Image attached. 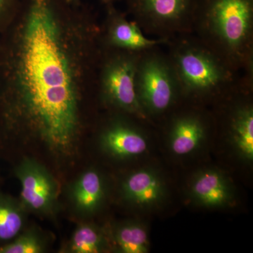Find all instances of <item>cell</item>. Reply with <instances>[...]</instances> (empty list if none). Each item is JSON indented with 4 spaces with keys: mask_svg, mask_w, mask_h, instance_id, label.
Segmentation results:
<instances>
[{
    "mask_svg": "<svg viewBox=\"0 0 253 253\" xmlns=\"http://www.w3.org/2000/svg\"><path fill=\"white\" fill-rule=\"evenodd\" d=\"M101 22L83 1L19 0L0 32V141L73 154L86 95L96 91Z\"/></svg>",
    "mask_w": 253,
    "mask_h": 253,
    "instance_id": "obj_1",
    "label": "cell"
},
{
    "mask_svg": "<svg viewBox=\"0 0 253 253\" xmlns=\"http://www.w3.org/2000/svg\"><path fill=\"white\" fill-rule=\"evenodd\" d=\"M166 46L182 97H214L252 88L253 78L231 66L194 33L175 37Z\"/></svg>",
    "mask_w": 253,
    "mask_h": 253,
    "instance_id": "obj_2",
    "label": "cell"
},
{
    "mask_svg": "<svg viewBox=\"0 0 253 253\" xmlns=\"http://www.w3.org/2000/svg\"><path fill=\"white\" fill-rule=\"evenodd\" d=\"M192 33L253 78V0H199Z\"/></svg>",
    "mask_w": 253,
    "mask_h": 253,
    "instance_id": "obj_3",
    "label": "cell"
},
{
    "mask_svg": "<svg viewBox=\"0 0 253 253\" xmlns=\"http://www.w3.org/2000/svg\"><path fill=\"white\" fill-rule=\"evenodd\" d=\"M141 52L104 47L97 75L96 94L106 107L147 120L138 100L135 87Z\"/></svg>",
    "mask_w": 253,
    "mask_h": 253,
    "instance_id": "obj_4",
    "label": "cell"
},
{
    "mask_svg": "<svg viewBox=\"0 0 253 253\" xmlns=\"http://www.w3.org/2000/svg\"><path fill=\"white\" fill-rule=\"evenodd\" d=\"M160 48L141 52L136 67V95L148 119L168 112L182 97L167 53Z\"/></svg>",
    "mask_w": 253,
    "mask_h": 253,
    "instance_id": "obj_5",
    "label": "cell"
},
{
    "mask_svg": "<svg viewBox=\"0 0 253 253\" xmlns=\"http://www.w3.org/2000/svg\"><path fill=\"white\" fill-rule=\"evenodd\" d=\"M199 0H126L127 12L145 34L171 40L192 33Z\"/></svg>",
    "mask_w": 253,
    "mask_h": 253,
    "instance_id": "obj_6",
    "label": "cell"
},
{
    "mask_svg": "<svg viewBox=\"0 0 253 253\" xmlns=\"http://www.w3.org/2000/svg\"><path fill=\"white\" fill-rule=\"evenodd\" d=\"M14 173L21 184L19 201L25 210L43 215L51 214L59 188L47 169L36 160L26 158L18 163Z\"/></svg>",
    "mask_w": 253,
    "mask_h": 253,
    "instance_id": "obj_7",
    "label": "cell"
},
{
    "mask_svg": "<svg viewBox=\"0 0 253 253\" xmlns=\"http://www.w3.org/2000/svg\"><path fill=\"white\" fill-rule=\"evenodd\" d=\"M106 14L101 21V42L106 49L142 52L146 50L167 46L169 40L149 38L134 21L126 18L114 2L104 5Z\"/></svg>",
    "mask_w": 253,
    "mask_h": 253,
    "instance_id": "obj_8",
    "label": "cell"
},
{
    "mask_svg": "<svg viewBox=\"0 0 253 253\" xmlns=\"http://www.w3.org/2000/svg\"><path fill=\"white\" fill-rule=\"evenodd\" d=\"M103 149L113 157L129 158L144 154L148 141L143 131L123 118H113L101 132Z\"/></svg>",
    "mask_w": 253,
    "mask_h": 253,
    "instance_id": "obj_9",
    "label": "cell"
},
{
    "mask_svg": "<svg viewBox=\"0 0 253 253\" xmlns=\"http://www.w3.org/2000/svg\"><path fill=\"white\" fill-rule=\"evenodd\" d=\"M190 194L195 202L206 208H224L234 201L230 181L217 169L198 173L191 181Z\"/></svg>",
    "mask_w": 253,
    "mask_h": 253,
    "instance_id": "obj_10",
    "label": "cell"
},
{
    "mask_svg": "<svg viewBox=\"0 0 253 253\" xmlns=\"http://www.w3.org/2000/svg\"><path fill=\"white\" fill-rule=\"evenodd\" d=\"M123 194L130 204L150 208L162 202L166 194L164 181L156 171L142 169L131 173L123 181Z\"/></svg>",
    "mask_w": 253,
    "mask_h": 253,
    "instance_id": "obj_11",
    "label": "cell"
},
{
    "mask_svg": "<svg viewBox=\"0 0 253 253\" xmlns=\"http://www.w3.org/2000/svg\"><path fill=\"white\" fill-rule=\"evenodd\" d=\"M207 125L199 113H180L173 118L169 127V147L176 156L194 152L206 138Z\"/></svg>",
    "mask_w": 253,
    "mask_h": 253,
    "instance_id": "obj_12",
    "label": "cell"
},
{
    "mask_svg": "<svg viewBox=\"0 0 253 253\" xmlns=\"http://www.w3.org/2000/svg\"><path fill=\"white\" fill-rule=\"evenodd\" d=\"M229 131L231 142L243 159L253 161V107L251 102L238 103L231 111Z\"/></svg>",
    "mask_w": 253,
    "mask_h": 253,
    "instance_id": "obj_13",
    "label": "cell"
},
{
    "mask_svg": "<svg viewBox=\"0 0 253 253\" xmlns=\"http://www.w3.org/2000/svg\"><path fill=\"white\" fill-rule=\"evenodd\" d=\"M72 196L75 206L80 212H94L104 199L105 186L102 176L94 169L86 171L76 181Z\"/></svg>",
    "mask_w": 253,
    "mask_h": 253,
    "instance_id": "obj_14",
    "label": "cell"
},
{
    "mask_svg": "<svg viewBox=\"0 0 253 253\" xmlns=\"http://www.w3.org/2000/svg\"><path fill=\"white\" fill-rule=\"evenodd\" d=\"M26 211L19 200L0 191V246L21 234L26 224Z\"/></svg>",
    "mask_w": 253,
    "mask_h": 253,
    "instance_id": "obj_15",
    "label": "cell"
},
{
    "mask_svg": "<svg viewBox=\"0 0 253 253\" xmlns=\"http://www.w3.org/2000/svg\"><path fill=\"white\" fill-rule=\"evenodd\" d=\"M114 240L121 253L149 252V241L147 231L139 223H127L118 227L115 232Z\"/></svg>",
    "mask_w": 253,
    "mask_h": 253,
    "instance_id": "obj_16",
    "label": "cell"
},
{
    "mask_svg": "<svg viewBox=\"0 0 253 253\" xmlns=\"http://www.w3.org/2000/svg\"><path fill=\"white\" fill-rule=\"evenodd\" d=\"M106 246L104 234L97 227L82 224L71 237L69 251L75 253H98L104 251Z\"/></svg>",
    "mask_w": 253,
    "mask_h": 253,
    "instance_id": "obj_17",
    "label": "cell"
},
{
    "mask_svg": "<svg viewBox=\"0 0 253 253\" xmlns=\"http://www.w3.org/2000/svg\"><path fill=\"white\" fill-rule=\"evenodd\" d=\"M44 249L41 238L36 232L29 231L0 246V253H41Z\"/></svg>",
    "mask_w": 253,
    "mask_h": 253,
    "instance_id": "obj_18",
    "label": "cell"
},
{
    "mask_svg": "<svg viewBox=\"0 0 253 253\" xmlns=\"http://www.w3.org/2000/svg\"><path fill=\"white\" fill-rule=\"evenodd\" d=\"M18 3L19 0H0V32L14 16Z\"/></svg>",
    "mask_w": 253,
    "mask_h": 253,
    "instance_id": "obj_19",
    "label": "cell"
},
{
    "mask_svg": "<svg viewBox=\"0 0 253 253\" xmlns=\"http://www.w3.org/2000/svg\"><path fill=\"white\" fill-rule=\"evenodd\" d=\"M71 1L73 3H79L81 2V1H83V0H71ZM100 1H101V3L104 4V5H106L109 4V3L115 2L116 0H100Z\"/></svg>",
    "mask_w": 253,
    "mask_h": 253,
    "instance_id": "obj_20",
    "label": "cell"
}]
</instances>
